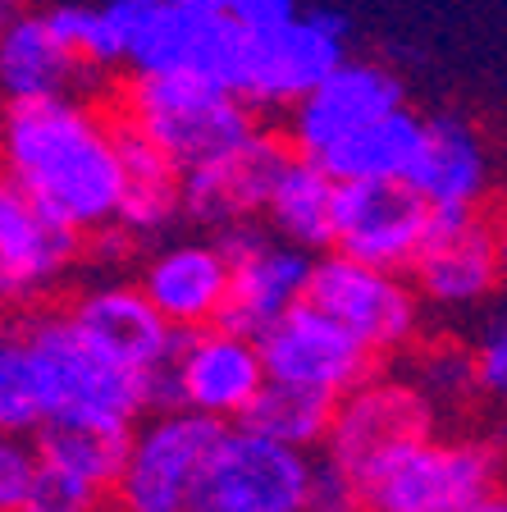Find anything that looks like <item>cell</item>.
<instances>
[{"label":"cell","instance_id":"cell-1","mask_svg":"<svg viewBox=\"0 0 507 512\" xmlns=\"http://www.w3.org/2000/svg\"><path fill=\"white\" fill-rule=\"evenodd\" d=\"M5 179L42 211L83 229L87 238L119 220L124 151L119 119L101 115L74 92L10 101L5 110Z\"/></svg>","mask_w":507,"mask_h":512},{"label":"cell","instance_id":"cell-2","mask_svg":"<svg viewBox=\"0 0 507 512\" xmlns=\"http://www.w3.org/2000/svg\"><path fill=\"white\" fill-rule=\"evenodd\" d=\"M37 384V403L46 421L64 416H92V421H128L138 426L147 412H156V375L128 371L96 352L74 330L69 311L32 307L14 320Z\"/></svg>","mask_w":507,"mask_h":512},{"label":"cell","instance_id":"cell-3","mask_svg":"<svg viewBox=\"0 0 507 512\" xmlns=\"http://www.w3.org/2000/svg\"><path fill=\"white\" fill-rule=\"evenodd\" d=\"M106 14L133 74H183L233 92L243 83L247 28L229 10H183L174 0H110Z\"/></svg>","mask_w":507,"mask_h":512},{"label":"cell","instance_id":"cell-4","mask_svg":"<svg viewBox=\"0 0 507 512\" xmlns=\"http://www.w3.org/2000/svg\"><path fill=\"white\" fill-rule=\"evenodd\" d=\"M124 119L138 124L179 170H197L261 133L243 92L183 74H133L124 87Z\"/></svg>","mask_w":507,"mask_h":512},{"label":"cell","instance_id":"cell-5","mask_svg":"<svg viewBox=\"0 0 507 512\" xmlns=\"http://www.w3.org/2000/svg\"><path fill=\"white\" fill-rule=\"evenodd\" d=\"M503 476V453L489 439L425 435L398 448L380 471H370V512H476Z\"/></svg>","mask_w":507,"mask_h":512},{"label":"cell","instance_id":"cell-6","mask_svg":"<svg viewBox=\"0 0 507 512\" xmlns=\"http://www.w3.org/2000/svg\"><path fill=\"white\" fill-rule=\"evenodd\" d=\"M220 435L224 421L192 407H160L142 416L133 426L128 462L110 490L115 512H188Z\"/></svg>","mask_w":507,"mask_h":512},{"label":"cell","instance_id":"cell-7","mask_svg":"<svg viewBox=\"0 0 507 512\" xmlns=\"http://www.w3.org/2000/svg\"><path fill=\"white\" fill-rule=\"evenodd\" d=\"M265 380L270 371L261 357V339L215 320L201 330H183L174 357L156 371V412L192 407L215 421H243Z\"/></svg>","mask_w":507,"mask_h":512},{"label":"cell","instance_id":"cell-8","mask_svg":"<svg viewBox=\"0 0 507 512\" xmlns=\"http://www.w3.org/2000/svg\"><path fill=\"white\" fill-rule=\"evenodd\" d=\"M311 467L307 448L279 444L238 421L215 444L188 512H302Z\"/></svg>","mask_w":507,"mask_h":512},{"label":"cell","instance_id":"cell-9","mask_svg":"<svg viewBox=\"0 0 507 512\" xmlns=\"http://www.w3.org/2000/svg\"><path fill=\"white\" fill-rule=\"evenodd\" d=\"M316 307H325L334 320H343L375 357L412 348L421 334V288L402 270L370 266L348 252L316 256V275H311V293Z\"/></svg>","mask_w":507,"mask_h":512},{"label":"cell","instance_id":"cell-10","mask_svg":"<svg viewBox=\"0 0 507 512\" xmlns=\"http://www.w3.org/2000/svg\"><path fill=\"white\" fill-rule=\"evenodd\" d=\"M348 60V19L334 10H307L265 32H247V64L238 92L256 110H293Z\"/></svg>","mask_w":507,"mask_h":512},{"label":"cell","instance_id":"cell-11","mask_svg":"<svg viewBox=\"0 0 507 512\" xmlns=\"http://www.w3.org/2000/svg\"><path fill=\"white\" fill-rule=\"evenodd\" d=\"M421 298L439 311H471L507 279L498 252V220L485 211H434L425 243L412 261Z\"/></svg>","mask_w":507,"mask_h":512},{"label":"cell","instance_id":"cell-12","mask_svg":"<svg viewBox=\"0 0 507 512\" xmlns=\"http://www.w3.org/2000/svg\"><path fill=\"white\" fill-rule=\"evenodd\" d=\"M434 435V403L412 380H375L357 384L352 394L338 398L334 426H329L325 453L348 467L357 480L380 471L398 448Z\"/></svg>","mask_w":507,"mask_h":512},{"label":"cell","instance_id":"cell-13","mask_svg":"<svg viewBox=\"0 0 507 512\" xmlns=\"http://www.w3.org/2000/svg\"><path fill=\"white\" fill-rule=\"evenodd\" d=\"M261 357L270 380L311 384V389H325L334 398L352 394L357 384L375 375V352L311 298L284 311L261 334Z\"/></svg>","mask_w":507,"mask_h":512},{"label":"cell","instance_id":"cell-14","mask_svg":"<svg viewBox=\"0 0 507 512\" xmlns=\"http://www.w3.org/2000/svg\"><path fill=\"white\" fill-rule=\"evenodd\" d=\"M434 206L407 179H361L338 183L334 247L370 266L412 270L425 243Z\"/></svg>","mask_w":507,"mask_h":512},{"label":"cell","instance_id":"cell-15","mask_svg":"<svg viewBox=\"0 0 507 512\" xmlns=\"http://www.w3.org/2000/svg\"><path fill=\"white\" fill-rule=\"evenodd\" d=\"M407 106L402 78L380 60H343L320 87H311L288 110V142L297 156L320 160L338 142H348L366 124L384 119L389 110Z\"/></svg>","mask_w":507,"mask_h":512},{"label":"cell","instance_id":"cell-16","mask_svg":"<svg viewBox=\"0 0 507 512\" xmlns=\"http://www.w3.org/2000/svg\"><path fill=\"white\" fill-rule=\"evenodd\" d=\"M83 229L42 211L5 179L0 192V288L10 302H46L83 261Z\"/></svg>","mask_w":507,"mask_h":512},{"label":"cell","instance_id":"cell-17","mask_svg":"<svg viewBox=\"0 0 507 512\" xmlns=\"http://www.w3.org/2000/svg\"><path fill=\"white\" fill-rule=\"evenodd\" d=\"M69 320H74V330L96 352H106L110 362L128 366V371H147V375H156L183 339V330H174L160 316V307L142 293V284L87 288V293L74 298Z\"/></svg>","mask_w":507,"mask_h":512},{"label":"cell","instance_id":"cell-18","mask_svg":"<svg viewBox=\"0 0 507 512\" xmlns=\"http://www.w3.org/2000/svg\"><path fill=\"white\" fill-rule=\"evenodd\" d=\"M293 142H279L270 133H256L247 147L229 151V156L183 170V215L206 229H224L233 220H256L270 206L279 174L293 160Z\"/></svg>","mask_w":507,"mask_h":512},{"label":"cell","instance_id":"cell-19","mask_svg":"<svg viewBox=\"0 0 507 512\" xmlns=\"http://www.w3.org/2000/svg\"><path fill=\"white\" fill-rule=\"evenodd\" d=\"M416 192L434 211H480L494 183V156L476 119L466 115H430L421 133V151L407 174Z\"/></svg>","mask_w":507,"mask_h":512},{"label":"cell","instance_id":"cell-20","mask_svg":"<svg viewBox=\"0 0 507 512\" xmlns=\"http://www.w3.org/2000/svg\"><path fill=\"white\" fill-rule=\"evenodd\" d=\"M138 284L174 330H201L224 320L233 261L215 243H165L138 270Z\"/></svg>","mask_w":507,"mask_h":512},{"label":"cell","instance_id":"cell-21","mask_svg":"<svg viewBox=\"0 0 507 512\" xmlns=\"http://www.w3.org/2000/svg\"><path fill=\"white\" fill-rule=\"evenodd\" d=\"M311 275H316V252L270 234L256 252H247L243 261H233L224 325L261 339L284 311H293L297 302H307Z\"/></svg>","mask_w":507,"mask_h":512},{"label":"cell","instance_id":"cell-22","mask_svg":"<svg viewBox=\"0 0 507 512\" xmlns=\"http://www.w3.org/2000/svg\"><path fill=\"white\" fill-rule=\"evenodd\" d=\"M87 74L64 37L55 32L51 14L10 10L0 32V83L10 101H37V96L74 92V78Z\"/></svg>","mask_w":507,"mask_h":512},{"label":"cell","instance_id":"cell-23","mask_svg":"<svg viewBox=\"0 0 507 512\" xmlns=\"http://www.w3.org/2000/svg\"><path fill=\"white\" fill-rule=\"evenodd\" d=\"M119 151H124V202H119V229L138 238L165 234L183 215V170L138 124L119 115Z\"/></svg>","mask_w":507,"mask_h":512},{"label":"cell","instance_id":"cell-24","mask_svg":"<svg viewBox=\"0 0 507 512\" xmlns=\"http://www.w3.org/2000/svg\"><path fill=\"white\" fill-rule=\"evenodd\" d=\"M334 211H338V179L320 160L293 156L288 170L279 174L275 192H270L265 224L284 243L320 252V247H334Z\"/></svg>","mask_w":507,"mask_h":512},{"label":"cell","instance_id":"cell-25","mask_svg":"<svg viewBox=\"0 0 507 512\" xmlns=\"http://www.w3.org/2000/svg\"><path fill=\"white\" fill-rule=\"evenodd\" d=\"M421 133H425V115L398 106L384 119L366 124L361 133H352L348 142H338L334 151L320 156L329 174L338 183H361V179H407L412 160L421 151Z\"/></svg>","mask_w":507,"mask_h":512},{"label":"cell","instance_id":"cell-26","mask_svg":"<svg viewBox=\"0 0 507 512\" xmlns=\"http://www.w3.org/2000/svg\"><path fill=\"white\" fill-rule=\"evenodd\" d=\"M42 462L74 471V476L92 480L101 490H115L119 471L128 462V444H133V426L128 421H92V416H64V421H46L32 435Z\"/></svg>","mask_w":507,"mask_h":512},{"label":"cell","instance_id":"cell-27","mask_svg":"<svg viewBox=\"0 0 507 512\" xmlns=\"http://www.w3.org/2000/svg\"><path fill=\"white\" fill-rule=\"evenodd\" d=\"M338 398L311 384H293V380H265V389L256 394V403L247 407L243 426L256 435H270L279 444L293 448H325L329 426H334Z\"/></svg>","mask_w":507,"mask_h":512},{"label":"cell","instance_id":"cell-28","mask_svg":"<svg viewBox=\"0 0 507 512\" xmlns=\"http://www.w3.org/2000/svg\"><path fill=\"white\" fill-rule=\"evenodd\" d=\"M46 426L42 403H37V384H32V366L23 352L19 330H5L0 339V430L5 435H37Z\"/></svg>","mask_w":507,"mask_h":512},{"label":"cell","instance_id":"cell-29","mask_svg":"<svg viewBox=\"0 0 507 512\" xmlns=\"http://www.w3.org/2000/svg\"><path fill=\"white\" fill-rule=\"evenodd\" d=\"M55 23V32L64 37V46L83 60V69L92 74V69H115V64H124V46H119L115 37V23H110L106 5L96 10V5H55V10H46Z\"/></svg>","mask_w":507,"mask_h":512},{"label":"cell","instance_id":"cell-30","mask_svg":"<svg viewBox=\"0 0 507 512\" xmlns=\"http://www.w3.org/2000/svg\"><path fill=\"white\" fill-rule=\"evenodd\" d=\"M416 389L430 403H457L471 389H480V371H476V352L457 348V343H434L416 357Z\"/></svg>","mask_w":507,"mask_h":512},{"label":"cell","instance_id":"cell-31","mask_svg":"<svg viewBox=\"0 0 507 512\" xmlns=\"http://www.w3.org/2000/svg\"><path fill=\"white\" fill-rule=\"evenodd\" d=\"M106 499H110V490L74 476V471L55 467V462H42L28 485V494H23L19 512H101Z\"/></svg>","mask_w":507,"mask_h":512},{"label":"cell","instance_id":"cell-32","mask_svg":"<svg viewBox=\"0 0 507 512\" xmlns=\"http://www.w3.org/2000/svg\"><path fill=\"white\" fill-rule=\"evenodd\" d=\"M302 512H370L366 485L325 453V458L311 467V485H307V503H302Z\"/></svg>","mask_w":507,"mask_h":512},{"label":"cell","instance_id":"cell-33","mask_svg":"<svg viewBox=\"0 0 507 512\" xmlns=\"http://www.w3.org/2000/svg\"><path fill=\"white\" fill-rule=\"evenodd\" d=\"M37 467H42L37 444L28 435H5V444H0V512H19Z\"/></svg>","mask_w":507,"mask_h":512},{"label":"cell","instance_id":"cell-34","mask_svg":"<svg viewBox=\"0 0 507 512\" xmlns=\"http://www.w3.org/2000/svg\"><path fill=\"white\" fill-rule=\"evenodd\" d=\"M476 371H480V389L494 398L507 394V307L489 316V325L480 330L476 343Z\"/></svg>","mask_w":507,"mask_h":512},{"label":"cell","instance_id":"cell-35","mask_svg":"<svg viewBox=\"0 0 507 512\" xmlns=\"http://www.w3.org/2000/svg\"><path fill=\"white\" fill-rule=\"evenodd\" d=\"M224 10L233 14V19L243 23L247 32H265V28H279V23L297 19V0H229Z\"/></svg>","mask_w":507,"mask_h":512},{"label":"cell","instance_id":"cell-36","mask_svg":"<svg viewBox=\"0 0 507 512\" xmlns=\"http://www.w3.org/2000/svg\"><path fill=\"white\" fill-rule=\"evenodd\" d=\"M476 512H507V490H494Z\"/></svg>","mask_w":507,"mask_h":512},{"label":"cell","instance_id":"cell-37","mask_svg":"<svg viewBox=\"0 0 507 512\" xmlns=\"http://www.w3.org/2000/svg\"><path fill=\"white\" fill-rule=\"evenodd\" d=\"M174 5H183V10H224L229 0H174Z\"/></svg>","mask_w":507,"mask_h":512},{"label":"cell","instance_id":"cell-38","mask_svg":"<svg viewBox=\"0 0 507 512\" xmlns=\"http://www.w3.org/2000/svg\"><path fill=\"white\" fill-rule=\"evenodd\" d=\"M498 252H503V270H507V215L498 220Z\"/></svg>","mask_w":507,"mask_h":512},{"label":"cell","instance_id":"cell-39","mask_svg":"<svg viewBox=\"0 0 507 512\" xmlns=\"http://www.w3.org/2000/svg\"><path fill=\"white\" fill-rule=\"evenodd\" d=\"M503 403H507V394H503Z\"/></svg>","mask_w":507,"mask_h":512}]
</instances>
